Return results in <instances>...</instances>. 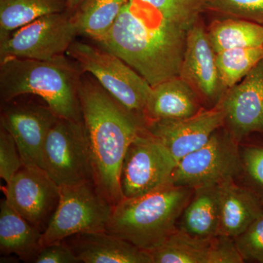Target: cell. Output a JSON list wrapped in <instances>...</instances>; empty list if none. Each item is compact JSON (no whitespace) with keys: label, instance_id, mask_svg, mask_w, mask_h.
<instances>
[{"label":"cell","instance_id":"4","mask_svg":"<svg viewBox=\"0 0 263 263\" xmlns=\"http://www.w3.org/2000/svg\"><path fill=\"white\" fill-rule=\"evenodd\" d=\"M194 191L169 183L142 196L124 198L114 206L106 232L149 252L178 229Z\"/></svg>","mask_w":263,"mask_h":263},{"label":"cell","instance_id":"20","mask_svg":"<svg viewBox=\"0 0 263 263\" xmlns=\"http://www.w3.org/2000/svg\"><path fill=\"white\" fill-rule=\"evenodd\" d=\"M43 233L15 212L7 200L0 203V252L14 254L25 262L37 258Z\"/></svg>","mask_w":263,"mask_h":263},{"label":"cell","instance_id":"11","mask_svg":"<svg viewBox=\"0 0 263 263\" xmlns=\"http://www.w3.org/2000/svg\"><path fill=\"white\" fill-rule=\"evenodd\" d=\"M1 189L10 206L44 233L60 199V186L46 171L41 167L23 166Z\"/></svg>","mask_w":263,"mask_h":263},{"label":"cell","instance_id":"24","mask_svg":"<svg viewBox=\"0 0 263 263\" xmlns=\"http://www.w3.org/2000/svg\"><path fill=\"white\" fill-rule=\"evenodd\" d=\"M129 0H87L74 14L79 34L96 41L113 27Z\"/></svg>","mask_w":263,"mask_h":263},{"label":"cell","instance_id":"13","mask_svg":"<svg viewBox=\"0 0 263 263\" xmlns=\"http://www.w3.org/2000/svg\"><path fill=\"white\" fill-rule=\"evenodd\" d=\"M1 126L14 138L24 166L43 169V152L48 133L60 117L46 105L4 103Z\"/></svg>","mask_w":263,"mask_h":263},{"label":"cell","instance_id":"10","mask_svg":"<svg viewBox=\"0 0 263 263\" xmlns=\"http://www.w3.org/2000/svg\"><path fill=\"white\" fill-rule=\"evenodd\" d=\"M178 162L146 128L132 142L123 160L120 174L124 198L146 195L171 183Z\"/></svg>","mask_w":263,"mask_h":263},{"label":"cell","instance_id":"28","mask_svg":"<svg viewBox=\"0 0 263 263\" xmlns=\"http://www.w3.org/2000/svg\"><path fill=\"white\" fill-rule=\"evenodd\" d=\"M205 13L249 21L263 26V0H209Z\"/></svg>","mask_w":263,"mask_h":263},{"label":"cell","instance_id":"7","mask_svg":"<svg viewBox=\"0 0 263 263\" xmlns=\"http://www.w3.org/2000/svg\"><path fill=\"white\" fill-rule=\"evenodd\" d=\"M43 169L60 187L94 181L84 120L58 119L45 143Z\"/></svg>","mask_w":263,"mask_h":263},{"label":"cell","instance_id":"1","mask_svg":"<svg viewBox=\"0 0 263 263\" xmlns=\"http://www.w3.org/2000/svg\"><path fill=\"white\" fill-rule=\"evenodd\" d=\"M187 31L140 0H129L99 47L117 55L153 87L180 75Z\"/></svg>","mask_w":263,"mask_h":263},{"label":"cell","instance_id":"31","mask_svg":"<svg viewBox=\"0 0 263 263\" xmlns=\"http://www.w3.org/2000/svg\"><path fill=\"white\" fill-rule=\"evenodd\" d=\"M36 263H79L80 259L65 240L42 247L34 260Z\"/></svg>","mask_w":263,"mask_h":263},{"label":"cell","instance_id":"27","mask_svg":"<svg viewBox=\"0 0 263 263\" xmlns=\"http://www.w3.org/2000/svg\"><path fill=\"white\" fill-rule=\"evenodd\" d=\"M164 18L187 31L205 13L209 0H140Z\"/></svg>","mask_w":263,"mask_h":263},{"label":"cell","instance_id":"19","mask_svg":"<svg viewBox=\"0 0 263 263\" xmlns=\"http://www.w3.org/2000/svg\"><path fill=\"white\" fill-rule=\"evenodd\" d=\"M220 226V195L219 184L195 189L190 202L180 217L178 229L191 236L214 238Z\"/></svg>","mask_w":263,"mask_h":263},{"label":"cell","instance_id":"32","mask_svg":"<svg viewBox=\"0 0 263 263\" xmlns=\"http://www.w3.org/2000/svg\"><path fill=\"white\" fill-rule=\"evenodd\" d=\"M87 0H67V11L74 15Z\"/></svg>","mask_w":263,"mask_h":263},{"label":"cell","instance_id":"14","mask_svg":"<svg viewBox=\"0 0 263 263\" xmlns=\"http://www.w3.org/2000/svg\"><path fill=\"white\" fill-rule=\"evenodd\" d=\"M220 103L223 127L237 143L263 135V59L243 80L227 90Z\"/></svg>","mask_w":263,"mask_h":263},{"label":"cell","instance_id":"12","mask_svg":"<svg viewBox=\"0 0 263 263\" xmlns=\"http://www.w3.org/2000/svg\"><path fill=\"white\" fill-rule=\"evenodd\" d=\"M179 76L191 86L205 108L217 105L228 90L221 82L216 52L202 18L188 30Z\"/></svg>","mask_w":263,"mask_h":263},{"label":"cell","instance_id":"16","mask_svg":"<svg viewBox=\"0 0 263 263\" xmlns=\"http://www.w3.org/2000/svg\"><path fill=\"white\" fill-rule=\"evenodd\" d=\"M85 263H153L149 252L107 232L79 233L64 240Z\"/></svg>","mask_w":263,"mask_h":263},{"label":"cell","instance_id":"22","mask_svg":"<svg viewBox=\"0 0 263 263\" xmlns=\"http://www.w3.org/2000/svg\"><path fill=\"white\" fill-rule=\"evenodd\" d=\"M216 53L234 48L263 46V26L242 19L215 18L207 27Z\"/></svg>","mask_w":263,"mask_h":263},{"label":"cell","instance_id":"25","mask_svg":"<svg viewBox=\"0 0 263 263\" xmlns=\"http://www.w3.org/2000/svg\"><path fill=\"white\" fill-rule=\"evenodd\" d=\"M262 59L263 46L216 53V66L224 87L228 89L238 84Z\"/></svg>","mask_w":263,"mask_h":263},{"label":"cell","instance_id":"8","mask_svg":"<svg viewBox=\"0 0 263 263\" xmlns=\"http://www.w3.org/2000/svg\"><path fill=\"white\" fill-rule=\"evenodd\" d=\"M79 34L75 17L67 10L44 15L0 40V62L52 60L67 53Z\"/></svg>","mask_w":263,"mask_h":263},{"label":"cell","instance_id":"26","mask_svg":"<svg viewBox=\"0 0 263 263\" xmlns=\"http://www.w3.org/2000/svg\"><path fill=\"white\" fill-rule=\"evenodd\" d=\"M240 184L249 189L263 205V135L249 136L239 144Z\"/></svg>","mask_w":263,"mask_h":263},{"label":"cell","instance_id":"23","mask_svg":"<svg viewBox=\"0 0 263 263\" xmlns=\"http://www.w3.org/2000/svg\"><path fill=\"white\" fill-rule=\"evenodd\" d=\"M67 10V0H0V40L44 15Z\"/></svg>","mask_w":263,"mask_h":263},{"label":"cell","instance_id":"17","mask_svg":"<svg viewBox=\"0 0 263 263\" xmlns=\"http://www.w3.org/2000/svg\"><path fill=\"white\" fill-rule=\"evenodd\" d=\"M220 226L219 235L235 238L263 214V205L249 189L236 180L219 183Z\"/></svg>","mask_w":263,"mask_h":263},{"label":"cell","instance_id":"9","mask_svg":"<svg viewBox=\"0 0 263 263\" xmlns=\"http://www.w3.org/2000/svg\"><path fill=\"white\" fill-rule=\"evenodd\" d=\"M241 170L239 143L222 126L203 146L178 162L171 183L193 189L219 184L238 179Z\"/></svg>","mask_w":263,"mask_h":263},{"label":"cell","instance_id":"15","mask_svg":"<svg viewBox=\"0 0 263 263\" xmlns=\"http://www.w3.org/2000/svg\"><path fill=\"white\" fill-rule=\"evenodd\" d=\"M220 102L212 108H202L192 117L148 121L145 128L172 154L178 162L203 146L214 132L224 125Z\"/></svg>","mask_w":263,"mask_h":263},{"label":"cell","instance_id":"30","mask_svg":"<svg viewBox=\"0 0 263 263\" xmlns=\"http://www.w3.org/2000/svg\"><path fill=\"white\" fill-rule=\"evenodd\" d=\"M24 166L14 138L0 127V177L8 183Z\"/></svg>","mask_w":263,"mask_h":263},{"label":"cell","instance_id":"3","mask_svg":"<svg viewBox=\"0 0 263 263\" xmlns=\"http://www.w3.org/2000/svg\"><path fill=\"white\" fill-rule=\"evenodd\" d=\"M0 63L2 103L37 95L57 117L83 121L79 96L82 72L73 60L62 55L49 60L15 58Z\"/></svg>","mask_w":263,"mask_h":263},{"label":"cell","instance_id":"18","mask_svg":"<svg viewBox=\"0 0 263 263\" xmlns=\"http://www.w3.org/2000/svg\"><path fill=\"white\" fill-rule=\"evenodd\" d=\"M202 108L197 93L178 76L152 87L145 109V121L190 117Z\"/></svg>","mask_w":263,"mask_h":263},{"label":"cell","instance_id":"5","mask_svg":"<svg viewBox=\"0 0 263 263\" xmlns=\"http://www.w3.org/2000/svg\"><path fill=\"white\" fill-rule=\"evenodd\" d=\"M66 53L81 72L91 74L116 100L145 121L152 86L130 66L117 55L86 43L74 41Z\"/></svg>","mask_w":263,"mask_h":263},{"label":"cell","instance_id":"2","mask_svg":"<svg viewBox=\"0 0 263 263\" xmlns=\"http://www.w3.org/2000/svg\"><path fill=\"white\" fill-rule=\"evenodd\" d=\"M79 96L89 138L95 184L115 206L124 199L120 185L123 160L146 122L116 100L95 78L81 76Z\"/></svg>","mask_w":263,"mask_h":263},{"label":"cell","instance_id":"29","mask_svg":"<svg viewBox=\"0 0 263 263\" xmlns=\"http://www.w3.org/2000/svg\"><path fill=\"white\" fill-rule=\"evenodd\" d=\"M234 240L245 262L263 263V214Z\"/></svg>","mask_w":263,"mask_h":263},{"label":"cell","instance_id":"6","mask_svg":"<svg viewBox=\"0 0 263 263\" xmlns=\"http://www.w3.org/2000/svg\"><path fill=\"white\" fill-rule=\"evenodd\" d=\"M113 208L94 181L61 186L60 202L42 234L41 247L79 233L106 232Z\"/></svg>","mask_w":263,"mask_h":263},{"label":"cell","instance_id":"21","mask_svg":"<svg viewBox=\"0 0 263 263\" xmlns=\"http://www.w3.org/2000/svg\"><path fill=\"white\" fill-rule=\"evenodd\" d=\"M216 238H196L177 229L149 254L153 263H214Z\"/></svg>","mask_w":263,"mask_h":263}]
</instances>
